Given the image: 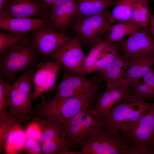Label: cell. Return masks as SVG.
Here are the masks:
<instances>
[{
	"mask_svg": "<svg viewBox=\"0 0 154 154\" xmlns=\"http://www.w3.org/2000/svg\"><path fill=\"white\" fill-rule=\"evenodd\" d=\"M142 78L144 83L154 90V71L152 70L149 72Z\"/></svg>",
	"mask_w": 154,
	"mask_h": 154,
	"instance_id": "cell-32",
	"label": "cell"
},
{
	"mask_svg": "<svg viewBox=\"0 0 154 154\" xmlns=\"http://www.w3.org/2000/svg\"><path fill=\"white\" fill-rule=\"evenodd\" d=\"M40 54L32 45L27 35L21 42L0 55V73L7 84L16 79L20 72L32 66H37Z\"/></svg>",
	"mask_w": 154,
	"mask_h": 154,
	"instance_id": "cell-4",
	"label": "cell"
},
{
	"mask_svg": "<svg viewBox=\"0 0 154 154\" xmlns=\"http://www.w3.org/2000/svg\"><path fill=\"white\" fill-rule=\"evenodd\" d=\"M36 70V66L30 67L19 76L12 84H7L9 107L8 112L21 123L36 117L31 106L33 101L31 84Z\"/></svg>",
	"mask_w": 154,
	"mask_h": 154,
	"instance_id": "cell-3",
	"label": "cell"
},
{
	"mask_svg": "<svg viewBox=\"0 0 154 154\" xmlns=\"http://www.w3.org/2000/svg\"><path fill=\"white\" fill-rule=\"evenodd\" d=\"M34 119L40 131L38 141L42 154H67L76 148L71 144L62 121L55 118Z\"/></svg>",
	"mask_w": 154,
	"mask_h": 154,
	"instance_id": "cell-6",
	"label": "cell"
},
{
	"mask_svg": "<svg viewBox=\"0 0 154 154\" xmlns=\"http://www.w3.org/2000/svg\"><path fill=\"white\" fill-rule=\"evenodd\" d=\"M64 74L60 82L56 86V93L52 99L60 100L77 96L86 92L98 83L100 79L94 75L87 78L83 75L71 70L62 68Z\"/></svg>",
	"mask_w": 154,
	"mask_h": 154,
	"instance_id": "cell-11",
	"label": "cell"
},
{
	"mask_svg": "<svg viewBox=\"0 0 154 154\" xmlns=\"http://www.w3.org/2000/svg\"><path fill=\"white\" fill-rule=\"evenodd\" d=\"M150 15L146 0H135L130 20L141 28H148Z\"/></svg>",
	"mask_w": 154,
	"mask_h": 154,
	"instance_id": "cell-25",
	"label": "cell"
},
{
	"mask_svg": "<svg viewBox=\"0 0 154 154\" xmlns=\"http://www.w3.org/2000/svg\"><path fill=\"white\" fill-rule=\"evenodd\" d=\"M8 0H0V11L4 7Z\"/></svg>",
	"mask_w": 154,
	"mask_h": 154,
	"instance_id": "cell-35",
	"label": "cell"
},
{
	"mask_svg": "<svg viewBox=\"0 0 154 154\" xmlns=\"http://www.w3.org/2000/svg\"><path fill=\"white\" fill-rule=\"evenodd\" d=\"M26 153L31 154H42L40 145L38 140L27 138L24 144Z\"/></svg>",
	"mask_w": 154,
	"mask_h": 154,
	"instance_id": "cell-30",
	"label": "cell"
},
{
	"mask_svg": "<svg viewBox=\"0 0 154 154\" xmlns=\"http://www.w3.org/2000/svg\"><path fill=\"white\" fill-rule=\"evenodd\" d=\"M86 57L81 42L74 36L51 53L46 58L59 62L62 66V68L85 75Z\"/></svg>",
	"mask_w": 154,
	"mask_h": 154,
	"instance_id": "cell-9",
	"label": "cell"
},
{
	"mask_svg": "<svg viewBox=\"0 0 154 154\" xmlns=\"http://www.w3.org/2000/svg\"><path fill=\"white\" fill-rule=\"evenodd\" d=\"M131 93V98L135 101L147 100L151 101L154 100V90L144 83L139 84Z\"/></svg>",
	"mask_w": 154,
	"mask_h": 154,
	"instance_id": "cell-27",
	"label": "cell"
},
{
	"mask_svg": "<svg viewBox=\"0 0 154 154\" xmlns=\"http://www.w3.org/2000/svg\"><path fill=\"white\" fill-rule=\"evenodd\" d=\"M129 154H154V106L144 113L129 132L123 135Z\"/></svg>",
	"mask_w": 154,
	"mask_h": 154,
	"instance_id": "cell-8",
	"label": "cell"
},
{
	"mask_svg": "<svg viewBox=\"0 0 154 154\" xmlns=\"http://www.w3.org/2000/svg\"><path fill=\"white\" fill-rule=\"evenodd\" d=\"M50 13L41 0H8L0 11V17L45 18Z\"/></svg>",
	"mask_w": 154,
	"mask_h": 154,
	"instance_id": "cell-13",
	"label": "cell"
},
{
	"mask_svg": "<svg viewBox=\"0 0 154 154\" xmlns=\"http://www.w3.org/2000/svg\"><path fill=\"white\" fill-rule=\"evenodd\" d=\"M135 0H119L112 12V23L130 21Z\"/></svg>",
	"mask_w": 154,
	"mask_h": 154,
	"instance_id": "cell-26",
	"label": "cell"
},
{
	"mask_svg": "<svg viewBox=\"0 0 154 154\" xmlns=\"http://www.w3.org/2000/svg\"><path fill=\"white\" fill-rule=\"evenodd\" d=\"M6 83L3 75L0 74V114L7 112L9 104L7 92Z\"/></svg>",
	"mask_w": 154,
	"mask_h": 154,
	"instance_id": "cell-29",
	"label": "cell"
},
{
	"mask_svg": "<svg viewBox=\"0 0 154 154\" xmlns=\"http://www.w3.org/2000/svg\"><path fill=\"white\" fill-rule=\"evenodd\" d=\"M127 58V69L125 79L131 92L139 84L141 78L153 70L154 51Z\"/></svg>",
	"mask_w": 154,
	"mask_h": 154,
	"instance_id": "cell-17",
	"label": "cell"
},
{
	"mask_svg": "<svg viewBox=\"0 0 154 154\" xmlns=\"http://www.w3.org/2000/svg\"><path fill=\"white\" fill-rule=\"evenodd\" d=\"M21 123L8 112L0 114V153L5 148L9 134Z\"/></svg>",
	"mask_w": 154,
	"mask_h": 154,
	"instance_id": "cell-24",
	"label": "cell"
},
{
	"mask_svg": "<svg viewBox=\"0 0 154 154\" xmlns=\"http://www.w3.org/2000/svg\"><path fill=\"white\" fill-rule=\"evenodd\" d=\"M26 134L27 138L38 141L40 137V133L37 124L36 125H31L29 126L26 130Z\"/></svg>",
	"mask_w": 154,
	"mask_h": 154,
	"instance_id": "cell-31",
	"label": "cell"
},
{
	"mask_svg": "<svg viewBox=\"0 0 154 154\" xmlns=\"http://www.w3.org/2000/svg\"><path fill=\"white\" fill-rule=\"evenodd\" d=\"M77 5V0H64L52 9L49 16L51 27L61 33L67 34L76 15Z\"/></svg>",
	"mask_w": 154,
	"mask_h": 154,
	"instance_id": "cell-20",
	"label": "cell"
},
{
	"mask_svg": "<svg viewBox=\"0 0 154 154\" xmlns=\"http://www.w3.org/2000/svg\"><path fill=\"white\" fill-rule=\"evenodd\" d=\"M62 67L59 62L46 58L39 63L32 81L33 101L44 93L54 89L58 74Z\"/></svg>",
	"mask_w": 154,
	"mask_h": 154,
	"instance_id": "cell-15",
	"label": "cell"
},
{
	"mask_svg": "<svg viewBox=\"0 0 154 154\" xmlns=\"http://www.w3.org/2000/svg\"><path fill=\"white\" fill-rule=\"evenodd\" d=\"M26 35L14 36L0 32V55L14 45L21 42Z\"/></svg>",
	"mask_w": 154,
	"mask_h": 154,
	"instance_id": "cell-28",
	"label": "cell"
},
{
	"mask_svg": "<svg viewBox=\"0 0 154 154\" xmlns=\"http://www.w3.org/2000/svg\"><path fill=\"white\" fill-rule=\"evenodd\" d=\"M95 105L84 109L74 116L62 121L71 144L78 148L97 124L99 117L94 114Z\"/></svg>",
	"mask_w": 154,
	"mask_h": 154,
	"instance_id": "cell-10",
	"label": "cell"
},
{
	"mask_svg": "<svg viewBox=\"0 0 154 154\" xmlns=\"http://www.w3.org/2000/svg\"><path fill=\"white\" fill-rule=\"evenodd\" d=\"M98 83L80 95L55 101L44 99L34 109L36 117L57 119L61 121L68 119L82 110L95 104L100 93Z\"/></svg>",
	"mask_w": 154,
	"mask_h": 154,
	"instance_id": "cell-1",
	"label": "cell"
},
{
	"mask_svg": "<svg viewBox=\"0 0 154 154\" xmlns=\"http://www.w3.org/2000/svg\"><path fill=\"white\" fill-rule=\"evenodd\" d=\"M130 146L122 134L107 127L101 117L89 135L78 146V154H128Z\"/></svg>",
	"mask_w": 154,
	"mask_h": 154,
	"instance_id": "cell-2",
	"label": "cell"
},
{
	"mask_svg": "<svg viewBox=\"0 0 154 154\" xmlns=\"http://www.w3.org/2000/svg\"><path fill=\"white\" fill-rule=\"evenodd\" d=\"M154 106V102L135 101L131 97L123 100L101 117L107 127L124 135L130 131L141 116Z\"/></svg>",
	"mask_w": 154,
	"mask_h": 154,
	"instance_id": "cell-5",
	"label": "cell"
},
{
	"mask_svg": "<svg viewBox=\"0 0 154 154\" xmlns=\"http://www.w3.org/2000/svg\"><path fill=\"white\" fill-rule=\"evenodd\" d=\"M149 22V30L152 37L154 39V14L150 13Z\"/></svg>",
	"mask_w": 154,
	"mask_h": 154,
	"instance_id": "cell-34",
	"label": "cell"
},
{
	"mask_svg": "<svg viewBox=\"0 0 154 154\" xmlns=\"http://www.w3.org/2000/svg\"><path fill=\"white\" fill-rule=\"evenodd\" d=\"M119 42L105 40L91 48L86 60V74L102 70L110 64L119 54Z\"/></svg>",
	"mask_w": 154,
	"mask_h": 154,
	"instance_id": "cell-14",
	"label": "cell"
},
{
	"mask_svg": "<svg viewBox=\"0 0 154 154\" xmlns=\"http://www.w3.org/2000/svg\"><path fill=\"white\" fill-rule=\"evenodd\" d=\"M64 0H41L51 11L61 4Z\"/></svg>",
	"mask_w": 154,
	"mask_h": 154,
	"instance_id": "cell-33",
	"label": "cell"
},
{
	"mask_svg": "<svg viewBox=\"0 0 154 154\" xmlns=\"http://www.w3.org/2000/svg\"><path fill=\"white\" fill-rule=\"evenodd\" d=\"M119 0H77V10L73 19H80L99 14L112 6Z\"/></svg>",
	"mask_w": 154,
	"mask_h": 154,
	"instance_id": "cell-22",
	"label": "cell"
},
{
	"mask_svg": "<svg viewBox=\"0 0 154 154\" xmlns=\"http://www.w3.org/2000/svg\"><path fill=\"white\" fill-rule=\"evenodd\" d=\"M154 51V39L147 28L136 31L125 40L121 42L119 52L127 58Z\"/></svg>",
	"mask_w": 154,
	"mask_h": 154,
	"instance_id": "cell-16",
	"label": "cell"
},
{
	"mask_svg": "<svg viewBox=\"0 0 154 154\" xmlns=\"http://www.w3.org/2000/svg\"><path fill=\"white\" fill-rule=\"evenodd\" d=\"M141 28L130 20L118 22L111 25L109 30L110 33L106 40L112 42H119L125 37L129 36Z\"/></svg>",
	"mask_w": 154,
	"mask_h": 154,
	"instance_id": "cell-23",
	"label": "cell"
},
{
	"mask_svg": "<svg viewBox=\"0 0 154 154\" xmlns=\"http://www.w3.org/2000/svg\"><path fill=\"white\" fill-rule=\"evenodd\" d=\"M33 47L42 57H46L73 37L61 33L52 28L50 25L39 27L31 33L29 36Z\"/></svg>",
	"mask_w": 154,
	"mask_h": 154,
	"instance_id": "cell-12",
	"label": "cell"
},
{
	"mask_svg": "<svg viewBox=\"0 0 154 154\" xmlns=\"http://www.w3.org/2000/svg\"><path fill=\"white\" fill-rule=\"evenodd\" d=\"M127 58L119 54L117 57L103 70L98 71L97 75L104 81L107 86L129 88L124 79H122V68L126 67Z\"/></svg>",
	"mask_w": 154,
	"mask_h": 154,
	"instance_id": "cell-21",
	"label": "cell"
},
{
	"mask_svg": "<svg viewBox=\"0 0 154 154\" xmlns=\"http://www.w3.org/2000/svg\"><path fill=\"white\" fill-rule=\"evenodd\" d=\"M131 97L129 88L107 86L97 97L94 112L98 117H103L114 107L116 103Z\"/></svg>",
	"mask_w": 154,
	"mask_h": 154,
	"instance_id": "cell-19",
	"label": "cell"
},
{
	"mask_svg": "<svg viewBox=\"0 0 154 154\" xmlns=\"http://www.w3.org/2000/svg\"><path fill=\"white\" fill-rule=\"evenodd\" d=\"M50 25L49 17L13 18L0 17V29L14 36L27 35L42 26Z\"/></svg>",
	"mask_w": 154,
	"mask_h": 154,
	"instance_id": "cell-18",
	"label": "cell"
},
{
	"mask_svg": "<svg viewBox=\"0 0 154 154\" xmlns=\"http://www.w3.org/2000/svg\"><path fill=\"white\" fill-rule=\"evenodd\" d=\"M112 24L111 13L108 9L98 15L73 19L69 31L90 49L104 40L103 36Z\"/></svg>",
	"mask_w": 154,
	"mask_h": 154,
	"instance_id": "cell-7",
	"label": "cell"
}]
</instances>
